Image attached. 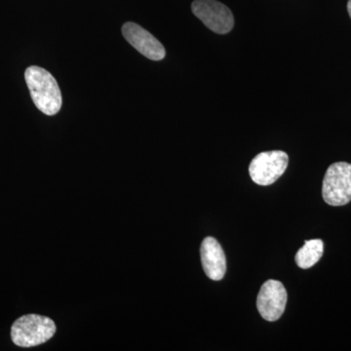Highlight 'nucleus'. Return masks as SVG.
Segmentation results:
<instances>
[{
	"instance_id": "nucleus-4",
	"label": "nucleus",
	"mask_w": 351,
	"mask_h": 351,
	"mask_svg": "<svg viewBox=\"0 0 351 351\" xmlns=\"http://www.w3.org/2000/svg\"><path fill=\"white\" fill-rule=\"evenodd\" d=\"M289 156L282 151L258 154L249 165V174L258 186L274 184L287 169Z\"/></svg>"
},
{
	"instance_id": "nucleus-3",
	"label": "nucleus",
	"mask_w": 351,
	"mask_h": 351,
	"mask_svg": "<svg viewBox=\"0 0 351 351\" xmlns=\"http://www.w3.org/2000/svg\"><path fill=\"white\" fill-rule=\"evenodd\" d=\"M323 199L331 206H343L351 201V164L337 162L327 169L323 180Z\"/></svg>"
},
{
	"instance_id": "nucleus-8",
	"label": "nucleus",
	"mask_w": 351,
	"mask_h": 351,
	"mask_svg": "<svg viewBox=\"0 0 351 351\" xmlns=\"http://www.w3.org/2000/svg\"><path fill=\"white\" fill-rule=\"evenodd\" d=\"M201 263L211 280H221L226 272V258L221 244L214 237H206L200 247Z\"/></svg>"
},
{
	"instance_id": "nucleus-6",
	"label": "nucleus",
	"mask_w": 351,
	"mask_h": 351,
	"mask_svg": "<svg viewBox=\"0 0 351 351\" xmlns=\"http://www.w3.org/2000/svg\"><path fill=\"white\" fill-rule=\"evenodd\" d=\"M287 298V291L282 283L272 279L263 283L257 298L261 316L270 322L278 320L285 311Z\"/></svg>"
},
{
	"instance_id": "nucleus-9",
	"label": "nucleus",
	"mask_w": 351,
	"mask_h": 351,
	"mask_svg": "<svg viewBox=\"0 0 351 351\" xmlns=\"http://www.w3.org/2000/svg\"><path fill=\"white\" fill-rule=\"evenodd\" d=\"M324 252V244L321 239L307 240L295 254V263L302 269H311L319 262Z\"/></svg>"
},
{
	"instance_id": "nucleus-1",
	"label": "nucleus",
	"mask_w": 351,
	"mask_h": 351,
	"mask_svg": "<svg viewBox=\"0 0 351 351\" xmlns=\"http://www.w3.org/2000/svg\"><path fill=\"white\" fill-rule=\"evenodd\" d=\"M25 80L36 107L44 114H57L63 98L54 76L40 66H32L25 69Z\"/></svg>"
},
{
	"instance_id": "nucleus-5",
	"label": "nucleus",
	"mask_w": 351,
	"mask_h": 351,
	"mask_svg": "<svg viewBox=\"0 0 351 351\" xmlns=\"http://www.w3.org/2000/svg\"><path fill=\"white\" fill-rule=\"evenodd\" d=\"M191 11L208 29L219 34H228L234 27L232 10L217 0H195Z\"/></svg>"
},
{
	"instance_id": "nucleus-7",
	"label": "nucleus",
	"mask_w": 351,
	"mask_h": 351,
	"mask_svg": "<svg viewBox=\"0 0 351 351\" xmlns=\"http://www.w3.org/2000/svg\"><path fill=\"white\" fill-rule=\"evenodd\" d=\"M122 34L129 43L152 61H161L166 56L165 48L158 39L135 23L128 22L122 27Z\"/></svg>"
},
{
	"instance_id": "nucleus-10",
	"label": "nucleus",
	"mask_w": 351,
	"mask_h": 351,
	"mask_svg": "<svg viewBox=\"0 0 351 351\" xmlns=\"http://www.w3.org/2000/svg\"><path fill=\"white\" fill-rule=\"evenodd\" d=\"M348 14H350V17L351 18V0H348Z\"/></svg>"
},
{
	"instance_id": "nucleus-2",
	"label": "nucleus",
	"mask_w": 351,
	"mask_h": 351,
	"mask_svg": "<svg viewBox=\"0 0 351 351\" xmlns=\"http://www.w3.org/2000/svg\"><path fill=\"white\" fill-rule=\"evenodd\" d=\"M56 332L54 321L46 316L27 314L18 318L11 327V339L21 348H32L49 341Z\"/></svg>"
}]
</instances>
